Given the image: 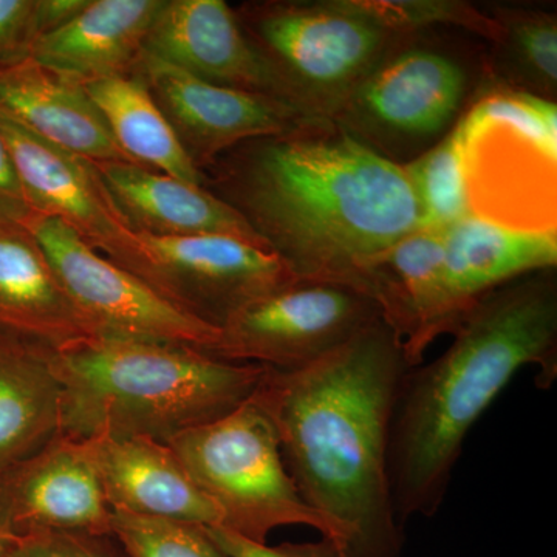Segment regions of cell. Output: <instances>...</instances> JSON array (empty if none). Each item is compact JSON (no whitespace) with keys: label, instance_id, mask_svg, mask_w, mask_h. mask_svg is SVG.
Returning <instances> with one entry per match:
<instances>
[{"label":"cell","instance_id":"6da1fadb","mask_svg":"<svg viewBox=\"0 0 557 557\" xmlns=\"http://www.w3.org/2000/svg\"><path fill=\"white\" fill-rule=\"evenodd\" d=\"M205 178L304 281L355 288L362 263L420 230L401 164L332 120L242 143Z\"/></svg>","mask_w":557,"mask_h":557},{"label":"cell","instance_id":"7a4b0ae2","mask_svg":"<svg viewBox=\"0 0 557 557\" xmlns=\"http://www.w3.org/2000/svg\"><path fill=\"white\" fill-rule=\"evenodd\" d=\"M409 369L401 339L380 319L307 368H267L252 394L300 497L333 527L344 557L401 552L387 449Z\"/></svg>","mask_w":557,"mask_h":557},{"label":"cell","instance_id":"3957f363","mask_svg":"<svg viewBox=\"0 0 557 557\" xmlns=\"http://www.w3.org/2000/svg\"><path fill=\"white\" fill-rule=\"evenodd\" d=\"M453 335L445 354L409 369L395 403L387 474L401 527L438 511L469 431L520 369H537V387L555 383L556 269L494 288L468 310Z\"/></svg>","mask_w":557,"mask_h":557},{"label":"cell","instance_id":"277c9868","mask_svg":"<svg viewBox=\"0 0 557 557\" xmlns=\"http://www.w3.org/2000/svg\"><path fill=\"white\" fill-rule=\"evenodd\" d=\"M60 434L168 443L247 401L265 366L231 362L163 341L98 335L53 350Z\"/></svg>","mask_w":557,"mask_h":557},{"label":"cell","instance_id":"5b68a950","mask_svg":"<svg viewBox=\"0 0 557 557\" xmlns=\"http://www.w3.org/2000/svg\"><path fill=\"white\" fill-rule=\"evenodd\" d=\"M469 214L557 231V106L491 79L456 123Z\"/></svg>","mask_w":557,"mask_h":557},{"label":"cell","instance_id":"8992f818","mask_svg":"<svg viewBox=\"0 0 557 557\" xmlns=\"http://www.w3.org/2000/svg\"><path fill=\"white\" fill-rule=\"evenodd\" d=\"M234 11L293 108L313 120L335 119L351 91L409 38L384 27L362 0H276Z\"/></svg>","mask_w":557,"mask_h":557},{"label":"cell","instance_id":"52a82bcc","mask_svg":"<svg viewBox=\"0 0 557 557\" xmlns=\"http://www.w3.org/2000/svg\"><path fill=\"white\" fill-rule=\"evenodd\" d=\"M168 445L222 512L220 528L265 544L278 527L309 525L338 545L333 527L300 497L276 429L252 395L228 416L188 429Z\"/></svg>","mask_w":557,"mask_h":557},{"label":"cell","instance_id":"ba28073f","mask_svg":"<svg viewBox=\"0 0 557 557\" xmlns=\"http://www.w3.org/2000/svg\"><path fill=\"white\" fill-rule=\"evenodd\" d=\"M102 256L175 309L219 330L252 300L298 281L278 256L233 237H157L132 231Z\"/></svg>","mask_w":557,"mask_h":557},{"label":"cell","instance_id":"9c48e42d","mask_svg":"<svg viewBox=\"0 0 557 557\" xmlns=\"http://www.w3.org/2000/svg\"><path fill=\"white\" fill-rule=\"evenodd\" d=\"M412 36L366 76L332 120L394 163L398 153L445 137L467 98L460 61L435 47L409 44Z\"/></svg>","mask_w":557,"mask_h":557},{"label":"cell","instance_id":"30bf717a","mask_svg":"<svg viewBox=\"0 0 557 557\" xmlns=\"http://www.w3.org/2000/svg\"><path fill=\"white\" fill-rule=\"evenodd\" d=\"M380 319L379 304L357 288L298 278L234 313L208 355L289 372L327 357Z\"/></svg>","mask_w":557,"mask_h":557},{"label":"cell","instance_id":"8fae6325","mask_svg":"<svg viewBox=\"0 0 557 557\" xmlns=\"http://www.w3.org/2000/svg\"><path fill=\"white\" fill-rule=\"evenodd\" d=\"M28 230L73 306L98 335L183 344L207 354L219 343V329L175 309L60 220L38 215Z\"/></svg>","mask_w":557,"mask_h":557},{"label":"cell","instance_id":"7c38bea8","mask_svg":"<svg viewBox=\"0 0 557 557\" xmlns=\"http://www.w3.org/2000/svg\"><path fill=\"white\" fill-rule=\"evenodd\" d=\"M132 72L145 81L186 156L203 175L242 143L285 134L313 120L276 98L215 86L148 54H141Z\"/></svg>","mask_w":557,"mask_h":557},{"label":"cell","instance_id":"4fadbf2b","mask_svg":"<svg viewBox=\"0 0 557 557\" xmlns=\"http://www.w3.org/2000/svg\"><path fill=\"white\" fill-rule=\"evenodd\" d=\"M112 515L86 440L58 434L0 472V522L11 541L58 531L112 536Z\"/></svg>","mask_w":557,"mask_h":557},{"label":"cell","instance_id":"5bb4252c","mask_svg":"<svg viewBox=\"0 0 557 557\" xmlns=\"http://www.w3.org/2000/svg\"><path fill=\"white\" fill-rule=\"evenodd\" d=\"M143 54L215 86L292 106L269 61L223 0H166L150 27Z\"/></svg>","mask_w":557,"mask_h":557},{"label":"cell","instance_id":"9a60e30c","mask_svg":"<svg viewBox=\"0 0 557 557\" xmlns=\"http://www.w3.org/2000/svg\"><path fill=\"white\" fill-rule=\"evenodd\" d=\"M0 138L28 203L39 215L60 220L100 255L132 233L94 161L2 116Z\"/></svg>","mask_w":557,"mask_h":557},{"label":"cell","instance_id":"2e32d148","mask_svg":"<svg viewBox=\"0 0 557 557\" xmlns=\"http://www.w3.org/2000/svg\"><path fill=\"white\" fill-rule=\"evenodd\" d=\"M443 231L417 230L359 267L355 288L370 296L405 347L410 368L457 327L443 278Z\"/></svg>","mask_w":557,"mask_h":557},{"label":"cell","instance_id":"e0dca14e","mask_svg":"<svg viewBox=\"0 0 557 557\" xmlns=\"http://www.w3.org/2000/svg\"><path fill=\"white\" fill-rule=\"evenodd\" d=\"M86 442L112 512L222 527V512L168 443L110 435Z\"/></svg>","mask_w":557,"mask_h":557},{"label":"cell","instance_id":"ac0fdd59","mask_svg":"<svg viewBox=\"0 0 557 557\" xmlns=\"http://www.w3.org/2000/svg\"><path fill=\"white\" fill-rule=\"evenodd\" d=\"M95 166L135 233L157 237H233L270 251L247 220L205 186L190 185L127 161H101Z\"/></svg>","mask_w":557,"mask_h":557},{"label":"cell","instance_id":"d6986e66","mask_svg":"<svg viewBox=\"0 0 557 557\" xmlns=\"http://www.w3.org/2000/svg\"><path fill=\"white\" fill-rule=\"evenodd\" d=\"M0 116L94 163H132L110 135L84 84L30 57L0 65Z\"/></svg>","mask_w":557,"mask_h":557},{"label":"cell","instance_id":"ffe728a7","mask_svg":"<svg viewBox=\"0 0 557 557\" xmlns=\"http://www.w3.org/2000/svg\"><path fill=\"white\" fill-rule=\"evenodd\" d=\"M166 0H87L67 24L33 40L28 57L81 83L129 75Z\"/></svg>","mask_w":557,"mask_h":557},{"label":"cell","instance_id":"44dd1931","mask_svg":"<svg viewBox=\"0 0 557 557\" xmlns=\"http://www.w3.org/2000/svg\"><path fill=\"white\" fill-rule=\"evenodd\" d=\"M443 278L458 319L487 293L557 265V231L531 233L467 215L443 231Z\"/></svg>","mask_w":557,"mask_h":557},{"label":"cell","instance_id":"7402d4cb","mask_svg":"<svg viewBox=\"0 0 557 557\" xmlns=\"http://www.w3.org/2000/svg\"><path fill=\"white\" fill-rule=\"evenodd\" d=\"M0 327L61 348L98 336L73 306L32 231L0 225Z\"/></svg>","mask_w":557,"mask_h":557},{"label":"cell","instance_id":"603a6c76","mask_svg":"<svg viewBox=\"0 0 557 557\" xmlns=\"http://www.w3.org/2000/svg\"><path fill=\"white\" fill-rule=\"evenodd\" d=\"M53 347L0 327V472L60 434L61 386Z\"/></svg>","mask_w":557,"mask_h":557},{"label":"cell","instance_id":"cb8c5ba5","mask_svg":"<svg viewBox=\"0 0 557 557\" xmlns=\"http://www.w3.org/2000/svg\"><path fill=\"white\" fill-rule=\"evenodd\" d=\"M124 156L148 170L205 186V175L186 156L171 124L137 73L83 83Z\"/></svg>","mask_w":557,"mask_h":557},{"label":"cell","instance_id":"d4e9b609","mask_svg":"<svg viewBox=\"0 0 557 557\" xmlns=\"http://www.w3.org/2000/svg\"><path fill=\"white\" fill-rule=\"evenodd\" d=\"M497 38L490 61L491 79L545 100L557 95V20L536 7H491Z\"/></svg>","mask_w":557,"mask_h":557},{"label":"cell","instance_id":"484cf974","mask_svg":"<svg viewBox=\"0 0 557 557\" xmlns=\"http://www.w3.org/2000/svg\"><path fill=\"white\" fill-rule=\"evenodd\" d=\"M401 170L416 197L420 228L445 231L469 215L456 124L431 148L401 163Z\"/></svg>","mask_w":557,"mask_h":557},{"label":"cell","instance_id":"4316f807","mask_svg":"<svg viewBox=\"0 0 557 557\" xmlns=\"http://www.w3.org/2000/svg\"><path fill=\"white\" fill-rule=\"evenodd\" d=\"M112 536L127 557H228L208 536L207 528L178 520L113 512Z\"/></svg>","mask_w":557,"mask_h":557},{"label":"cell","instance_id":"83f0119b","mask_svg":"<svg viewBox=\"0 0 557 557\" xmlns=\"http://www.w3.org/2000/svg\"><path fill=\"white\" fill-rule=\"evenodd\" d=\"M368 9L392 33L412 36L428 28L457 27L475 33L493 44L497 38L496 22L478 7L457 0H362Z\"/></svg>","mask_w":557,"mask_h":557},{"label":"cell","instance_id":"f1b7e54d","mask_svg":"<svg viewBox=\"0 0 557 557\" xmlns=\"http://www.w3.org/2000/svg\"><path fill=\"white\" fill-rule=\"evenodd\" d=\"M205 528L211 541L228 557H344L338 545L327 537L311 544H284L281 547H269L267 544H258L242 537L225 528Z\"/></svg>","mask_w":557,"mask_h":557},{"label":"cell","instance_id":"f546056e","mask_svg":"<svg viewBox=\"0 0 557 557\" xmlns=\"http://www.w3.org/2000/svg\"><path fill=\"white\" fill-rule=\"evenodd\" d=\"M38 0H0V65L28 57L36 27Z\"/></svg>","mask_w":557,"mask_h":557},{"label":"cell","instance_id":"4dcf8cb0","mask_svg":"<svg viewBox=\"0 0 557 557\" xmlns=\"http://www.w3.org/2000/svg\"><path fill=\"white\" fill-rule=\"evenodd\" d=\"M106 537L83 533H42L13 539L11 557H113L102 545Z\"/></svg>","mask_w":557,"mask_h":557},{"label":"cell","instance_id":"1f68e13d","mask_svg":"<svg viewBox=\"0 0 557 557\" xmlns=\"http://www.w3.org/2000/svg\"><path fill=\"white\" fill-rule=\"evenodd\" d=\"M21 188L9 150L0 138V225H28L38 218Z\"/></svg>","mask_w":557,"mask_h":557},{"label":"cell","instance_id":"d6a6232c","mask_svg":"<svg viewBox=\"0 0 557 557\" xmlns=\"http://www.w3.org/2000/svg\"><path fill=\"white\" fill-rule=\"evenodd\" d=\"M87 0H38L36 3V27L38 36L54 32L76 16L86 7Z\"/></svg>","mask_w":557,"mask_h":557},{"label":"cell","instance_id":"836d02e7","mask_svg":"<svg viewBox=\"0 0 557 557\" xmlns=\"http://www.w3.org/2000/svg\"><path fill=\"white\" fill-rule=\"evenodd\" d=\"M11 547H13V541L0 522V557H11Z\"/></svg>","mask_w":557,"mask_h":557}]
</instances>
